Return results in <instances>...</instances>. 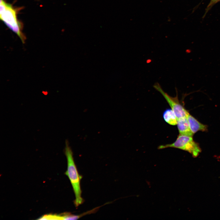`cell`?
Masks as SVG:
<instances>
[{"instance_id": "obj_1", "label": "cell", "mask_w": 220, "mask_h": 220, "mask_svg": "<svg viewBox=\"0 0 220 220\" xmlns=\"http://www.w3.org/2000/svg\"><path fill=\"white\" fill-rule=\"evenodd\" d=\"M64 152L67 159V168L65 174L68 177L75 195L74 201L76 207H78L83 202L82 197L80 181L82 176L79 175L74 160L72 150L67 140L65 141Z\"/></svg>"}, {"instance_id": "obj_2", "label": "cell", "mask_w": 220, "mask_h": 220, "mask_svg": "<svg viewBox=\"0 0 220 220\" xmlns=\"http://www.w3.org/2000/svg\"><path fill=\"white\" fill-rule=\"evenodd\" d=\"M0 3L1 20L17 35L23 43H24L26 38L22 31V24L17 19L16 10L4 0H0Z\"/></svg>"}, {"instance_id": "obj_3", "label": "cell", "mask_w": 220, "mask_h": 220, "mask_svg": "<svg viewBox=\"0 0 220 220\" xmlns=\"http://www.w3.org/2000/svg\"><path fill=\"white\" fill-rule=\"evenodd\" d=\"M167 148H177L185 151L194 157L197 156L201 152L199 145L194 141L193 137L180 134L173 143L160 145L158 148L162 149Z\"/></svg>"}, {"instance_id": "obj_4", "label": "cell", "mask_w": 220, "mask_h": 220, "mask_svg": "<svg viewBox=\"0 0 220 220\" xmlns=\"http://www.w3.org/2000/svg\"><path fill=\"white\" fill-rule=\"evenodd\" d=\"M153 86L166 99L174 112L177 119L187 117L189 113L179 102L177 95L175 97L170 96L163 91L158 83H156Z\"/></svg>"}, {"instance_id": "obj_5", "label": "cell", "mask_w": 220, "mask_h": 220, "mask_svg": "<svg viewBox=\"0 0 220 220\" xmlns=\"http://www.w3.org/2000/svg\"><path fill=\"white\" fill-rule=\"evenodd\" d=\"M177 120L179 134L193 137L194 134L190 129L187 117L180 118Z\"/></svg>"}, {"instance_id": "obj_6", "label": "cell", "mask_w": 220, "mask_h": 220, "mask_svg": "<svg viewBox=\"0 0 220 220\" xmlns=\"http://www.w3.org/2000/svg\"><path fill=\"white\" fill-rule=\"evenodd\" d=\"M190 129L194 134L197 131H207L208 126L200 123L189 113L187 116Z\"/></svg>"}, {"instance_id": "obj_7", "label": "cell", "mask_w": 220, "mask_h": 220, "mask_svg": "<svg viewBox=\"0 0 220 220\" xmlns=\"http://www.w3.org/2000/svg\"><path fill=\"white\" fill-rule=\"evenodd\" d=\"M163 117L164 120L168 124L174 126L177 125L176 117L171 109L166 110L163 113Z\"/></svg>"}, {"instance_id": "obj_8", "label": "cell", "mask_w": 220, "mask_h": 220, "mask_svg": "<svg viewBox=\"0 0 220 220\" xmlns=\"http://www.w3.org/2000/svg\"><path fill=\"white\" fill-rule=\"evenodd\" d=\"M39 220H62L61 214H49L46 215L42 216L40 218L38 219Z\"/></svg>"}, {"instance_id": "obj_9", "label": "cell", "mask_w": 220, "mask_h": 220, "mask_svg": "<svg viewBox=\"0 0 220 220\" xmlns=\"http://www.w3.org/2000/svg\"><path fill=\"white\" fill-rule=\"evenodd\" d=\"M219 1H220V0H211L210 4L208 5V7H209L211 5H212L213 4L218 2Z\"/></svg>"}]
</instances>
